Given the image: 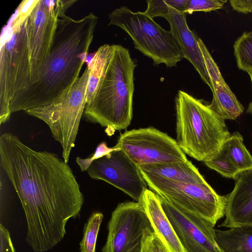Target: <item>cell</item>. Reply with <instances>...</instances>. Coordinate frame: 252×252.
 Segmentation results:
<instances>
[{"instance_id": "21", "label": "cell", "mask_w": 252, "mask_h": 252, "mask_svg": "<svg viewBox=\"0 0 252 252\" xmlns=\"http://www.w3.org/2000/svg\"><path fill=\"white\" fill-rule=\"evenodd\" d=\"M233 49L238 68L252 71V32H244L234 42Z\"/></svg>"}, {"instance_id": "7", "label": "cell", "mask_w": 252, "mask_h": 252, "mask_svg": "<svg viewBox=\"0 0 252 252\" xmlns=\"http://www.w3.org/2000/svg\"><path fill=\"white\" fill-rule=\"evenodd\" d=\"M109 25L123 30L134 48L152 59L154 65L176 66L183 59L180 48L169 31H166L144 12H133L121 6L108 15Z\"/></svg>"}, {"instance_id": "11", "label": "cell", "mask_w": 252, "mask_h": 252, "mask_svg": "<svg viewBox=\"0 0 252 252\" xmlns=\"http://www.w3.org/2000/svg\"><path fill=\"white\" fill-rule=\"evenodd\" d=\"M107 228L102 252H142L145 233L153 229L142 204L130 201L118 205L112 213Z\"/></svg>"}, {"instance_id": "16", "label": "cell", "mask_w": 252, "mask_h": 252, "mask_svg": "<svg viewBox=\"0 0 252 252\" xmlns=\"http://www.w3.org/2000/svg\"><path fill=\"white\" fill-rule=\"evenodd\" d=\"M187 14L173 9L164 18L169 23L170 31L180 48L183 58L188 60L192 64L203 81L211 89L210 79L199 47L198 38L189 27Z\"/></svg>"}, {"instance_id": "2", "label": "cell", "mask_w": 252, "mask_h": 252, "mask_svg": "<svg viewBox=\"0 0 252 252\" xmlns=\"http://www.w3.org/2000/svg\"><path fill=\"white\" fill-rule=\"evenodd\" d=\"M97 22L93 13L79 20L61 14L38 80L15 94L10 103L11 113L50 104L65 95L86 62Z\"/></svg>"}, {"instance_id": "25", "label": "cell", "mask_w": 252, "mask_h": 252, "mask_svg": "<svg viewBox=\"0 0 252 252\" xmlns=\"http://www.w3.org/2000/svg\"><path fill=\"white\" fill-rule=\"evenodd\" d=\"M226 0H188L185 13L191 14L194 12H211L222 8Z\"/></svg>"}, {"instance_id": "13", "label": "cell", "mask_w": 252, "mask_h": 252, "mask_svg": "<svg viewBox=\"0 0 252 252\" xmlns=\"http://www.w3.org/2000/svg\"><path fill=\"white\" fill-rule=\"evenodd\" d=\"M158 197L186 252H221L216 240L215 225Z\"/></svg>"}, {"instance_id": "14", "label": "cell", "mask_w": 252, "mask_h": 252, "mask_svg": "<svg viewBox=\"0 0 252 252\" xmlns=\"http://www.w3.org/2000/svg\"><path fill=\"white\" fill-rule=\"evenodd\" d=\"M199 47L203 55L212 85L213 99L209 105L223 120H235L244 108L222 77L220 69L206 45L200 38Z\"/></svg>"}, {"instance_id": "3", "label": "cell", "mask_w": 252, "mask_h": 252, "mask_svg": "<svg viewBox=\"0 0 252 252\" xmlns=\"http://www.w3.org/2000/svg\"><path fill=\"white\" fill-rule=\"evenodd\" d=\"M158 196L216 225L225 214L227 196L218 194L189 160L138 166Z\"/></svg>"}, {"instance_id": "24", "label": "cell", "mask_w": 252, "mask_h": 252, "mask_svg": "<svg viewBox=\"0 0 252 252\" xmlns=\"http://www.w3.org/2000/svg\"><path fill=\"white\" fill-rule=\"evenodd\" d=\"M188 0H148L144 12L152 18L164 17L173 9L185 12Z\"/></svg>"}, {"instance_id": "6", "label": "cell", "mask_w": 252, "mask_h": 252, "mask_svg": "<svg viewBox=\"0 0 252 252\" xmlns=\"http://www.w3.org/2000/svg\"><path fill=\"white\" fill-rule=\"evenodd\" d=\"M30 13L18 7L3 28L0 51V125L10 117V103L15 94L31 84L26 21Z\"/></svg>"}, {"instance_id": "29", "label": "cell", "mask_w": 252, "mask_h": 252, "mask_svg": "<svg viewBox=\"0 0 252 252\" xmlns=\"http://www.w3.org/2000/svg\"><path fill=\"white\" fill-rule=\"evenodd\" d=\"M232 9L239 13L247 14L252 12V0H230Z\"/></svg>"}, {"instance_id": "28", "label": "cell", "mask_w": 252, "mask_h": 252, "mask_svg": "<svg viewBox=\"0 0 252 252\" xmlns=\"http://www.w3.org/2000/svg\"><path fill=\"white\" fill-rule=\"evenodd\" d=\"M0 252H15L9 231L0 224Z\"/></svg>"}, {"instance_id": "15", "label": "cell", "mask_w": 252, "mask_h": 252, "mask_svg": "<svg viewBox=\"0 0 252 252\" xmlns=\"http://www.w3.org/2000/svg\"><path fill=\"white\" fill-rule=\"evenodd\" d=\"M227 196L225 219L220 227H252V168L239 171Z\"/></svg>"}, {"instance_id": "8", "label": "cell", "mask_w": 252, "mask_h": 252, "mask_svg": "<svg viewBox=\"0 0 252 252\" xmlns=\"http://www.w3.org/2000/svg\"><path fill=\"white\" fill-rule=\"evenodd\" d=\"M69 91L58 101L29 110L30 116L43 121L52 136L61 145L63 160L67 163L75 146L80 122L87 104L86 92L91 72V63Z\"/></svg>"}, {"instance_id": "9", "label": "cell", "mask_w": 252, "mask_h": 252, "mask_svg": "<svg viewBox=\"0 0 252 252\" xmlns=\"http://www.w3.org/2000/svg\"><path fill=\"white\" fill-rule=\"evenodd\" d=\"M76 0H38L27 18L31 83L37 82L48 58L61 13Z\"/></svg>"}, {"instance_id": "17", "label": "cell", "mask_w": 252, "mask_h": 252, "mask_svg": "<svg viewBox=\"0 0 252 252\" xmlns=\"http://www.w3.org/2000/svg\"><path fill=\"white\" fill-rule=\"evenodd\" d=\"M155 233L169 252H186L161 206L158 196L148 189L140 201Z\"/></svg>"}, {"instance_id": "18", "label": "cell", "mask_w": 252, "mask_h": 252, "mask_svg": "<svg viewBox=\"0 0 252 252\" xmlns=\"http://www.w3.org/2000/svg\"><path fill=\"white\" fill-rule=\"evenodd\" d=\"M216 240L221 252H252V227L215 229Z\"/></svg>"}, {"instance_id": "27", "label": "cell", "mask_w": 252, "mask_h": 252, "mask_svg": "<svg viewBox=\"0 0 252 252\" xmlns=\"http://www.w3.org/2000/svg\"><path fill=\"white\" fill-rule=\"evenodd\" d=\"M142 252H169L155 233L154 230H148L143 241Z\"/></svg>"}, {"instance_id": "23", "label": "cell", "mask_w": 252, "mask_h": 252, "mask_svg": "<svg viewBox=\"0 0 252 252\" xmlns=\"http://www.w3.org/2000/svg\"><path fill=\"white\" fill-rule=\"evenodd\" d=\"M204 163L209 168L228 178L234 179L236 175L240 171L222 148L211 159L204 162Z\"/></svg>"}, {"instance_id": "1", "label": "cell", "mask_w": 252, "mask_h": 252, "mask_svg": "<svg viewBox=\"0 0 252 252\" xmlns=\"http://www.w3.org/2000/svg\"><path fill=\"white\" fill-rule=\"evenodd\" d=\"M0 165L21 201L27 225L25 241L34 252L60 243L84 198L70 166L54 153L37 151L11 133L0 137Z\"/></svg>"}, {"instance_id": "26", "label": "cell", "mask_w": 252, "mask_h": 252, "mask_svg": "<svg viewBox=\"0 0 252 252\" xmlns=\"http://www.w3.org/2000/svg\"><path fill=\"white\" fill-rule=\"evenodd\" d=\"M117 149L115 146L112 148L108 147L105 142H102L96 147L94 154L85 158L78 157L76 162L82 172L86 171L94 160L108 155Z\"/></svg>"}, {"instance_id": "5", "label": "cell", "mask_w": 252, "mask_h": 252, "mask_svg": "<svg viewBox=\"0 0 252 252\" xmlns=\"http://www.w3.org/2000/svg\"><path fill=\"white\" fill-rule=\"evenodd\" d=\"M176 142L185 154L205 162L218 152L230 136L224 120L209 104L183 91L175 98Z\"/></svg>"}, {"instance_id": "4", "label": "cell", "mask_w": 252, "mask_h": 252, "mask_svg": "<svg viewBox=\"0 0 252 252\" xmlns=\"http://www.w3.org/2000/svg\"><path fill=\"white\" fill-rule=\"evenodd\" d=\"M111 56L84 116L90 122L105 127L109 136L126 129L132 118L134 72L136 63L129 50L112 45Z\"/></svg>"}, {"instance_id": "30", "label": "cell", "mask_w": 252, "mask_h": 252, "mask_svg": "<svg viewBox=\"0 0 252 252\" xmlns=\"http://www.w3.org/2000/svg\"><path fill=\"white\" fill-rule=\"evenodd\" d=\"M248 74L249 75L251 84H252V71L248 72ZM247 113H249L251 115H252V100L251 102L249 103V106L248 107V108L246 111Z\"/></svg>"}, {"instance_id": "12", "label": "cell", "mask_w": 252, "mask_h": 252, "mask_svg": "<svg viewBox=\"0 0 252 252\" xmlns=\"http://www.w3.org/2000/svg\"><path fill=\"white\" fill-rule=\"evenodd\" d=\"M86 171L91 178L111 184L136 202L140 201L147 189L138 165L118 147L94 160Z\"/></svg>"}, {"instance_id": "19", "label": "cell", "mask_w": 252, "mask_h": 252, "mask_svg": "<svg viewBox=\"0 0 252 252\" xmlns=\"http://www.w3.org/2000/svg\"><path fill=\"white\" fill-rule=\"evenodd\" d=\"M112 51V45L104 44L99 47L93 57L86 92V104L89 103L94 96L110 59Z\"/></svg>"}, {"instance_id": "22", "label": "cell", "mask_w": 252, "mask_h": 252, "mask_svg": "<svg viewBox=\"0 0 252 252\" xmlns=\"http://www.w3.org/2000/svg\"><path fill=\"white\" fill-rule=\"evenodd\" d=\"M103 215L98 212L91 214L85 223L82 239L80 243V252H95V246Z\"/></svg>"}, {"instance_id": "10", "label": "cell", "mask_w": 252, "mask_h": 252, "mask_svg": "<svg viewBox=\"0 0 252 252\" xmlns=\"http://www.w3.org/2000/svg\"><path fill=\"white\" fill-rule=\"evenodd\" d=\"M115 146L137 165L188 160L176 140L153 127L126 131L120 135Z\"/></svg>"}, {"instance_id": "20", "label": "cell", "mask_w": 252, "mask_h": 252, "mask_svg": "<svg viewBox=\"0 0 252 252\" xmlns=\"http://www.w3.org/2000/svg\"><path fill=\"white\" fill-rule=\"evenodd\" d=\"M240 171L252 168V156L244 144L242 135L236 131L231 134L221 147Z\"/></svg>"}]
</instances>
